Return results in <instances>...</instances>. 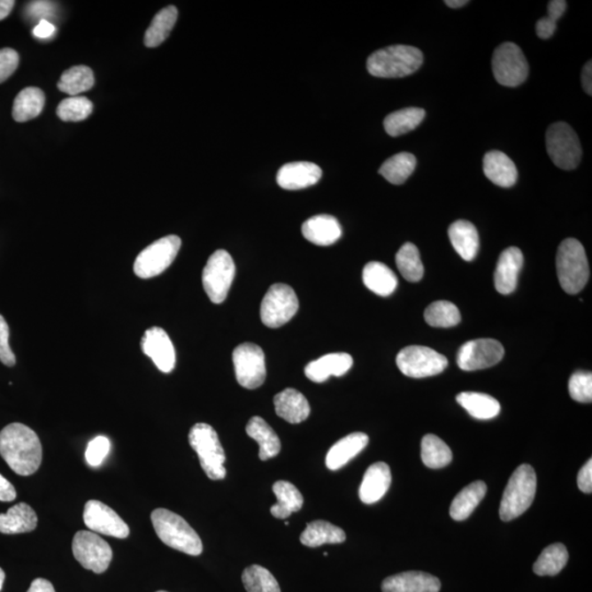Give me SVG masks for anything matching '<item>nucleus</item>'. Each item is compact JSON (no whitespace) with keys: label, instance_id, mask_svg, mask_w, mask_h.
Masks as SVG:
<instances>
[{"label":"nucleus","instance_id":"obj_1","mask_svg":"<svg viewBox=\"0 0 592 592\" xmlns=\"http://www.w3.org/2000/svg\"><path fill=\"white\" fill-rule=\"evenodd\" d=\"M0 456L16 474L29 476L42 463V444L29 427L13 422L0 431Z\"/></svg>","mask_w":592,"mask_h":592},{"label":"nucleus","instance_id":"obj_2","mask_svg":"<svg viewBox=\"0 0 592 592\" xmlns=\"http://www.w3.org/2000/svg\"><path fill=\"white\" fill-rule=\"evenodd\" d=\"M156 534L163 543L179 552L197 557L204 550L200 536L185 519L167 509L158 508L151 512Z\"/></svg>","mask_w":592,"mask_h":592},{"label":"nucleus","instance_id":"obj_3","mask_svg":"<svg viewBox=\"0 0 592 592\" xmlns=\"http://www.w3.org/2000/svg\"><path fill=\"white\" fill-rule=\"evenodd\" d=\"M424 62L419 49L410 45H392L371 54L366 68L372 76L379 78H402L414 74Z\"/></svg>","mask_w":592,"mask_h":592},{"label":"nucleus","instance_id":"obj_4","mask_svg":"<svg viewBox=\"0 0 592 592\" xmlns=\"http://www.w3.org/2000/svg\"><path fill=\"white\" fill-rule=\"evenodd\" d=\"M558 281L568 295H577L589 279V264L584 246L575 238L559 245L557 257Z\"/></svg>","mask_w":592,"mask_h":592},{"label":"nucleus","instance_id":"obj_5","mask_svg":"<svg viewBox=\"0 0 592 592\" xmlns=\"http://www.w3.org/2000/svg\"><path fill=\"white\" fill-rule=\"evenodd\" d=\"M536 493V475L534 467L522 465L513 472L500 504L499 516L504 521L520 517L534 503Z\"/></svg>","mask_w":592,"mask_h":592},{"label":"nucleus","instance_id":"obj_6","mask_svg":"<svg viewBox=\"0 0 592 592\" xmlns=\"http://www.w3.org/2000/svg\"><path fill=\"white\" fill-rule=\"evenodd\" d=\"M189 443L199 457L206 476L212 481L224 480L227 476L224 467L227 456L213 427L204 422L196 424L189 433Z\"/></svg>","mask_w":592,"mask_h":592},{"label":"nucleus","instance_id":"obj_7","mask_svg":"<svg viewBox=\"0 0 592 592\" xmlns=\"http://www.w3.org/2000/svg\"><path fill=\"white\" fill-rule=\"evenodd\" d=\"M546 150L558 168L573 171L581 159V145L573 128L565 122L552 124L546 132Z\"/></svg>","mask_w":592,"mask_h":592},{"label":"nucleus","instance_id":"obj_8","mask_svg":"<svg viewBox=\"0 0 592 592\" xmlns=\"http://www.w3.org/2000/svg\"><path fill=\"white\" fill-rule=\"evenodd\" d=\"M235 273V264L227 250H219L213 252L202 273V283L211 302L221 304L227 300Z\"/></svg>","mask_w":592,"mask_h":592},{"label":"nucleus","instance_id":"obj_9","mask_svg":"<svg viewBox=\"0 0 592 592\" xmlns=\"http://www.w3.org/2000/svg\"><path fill=\"white\" fill-rule=\"evenodd\" d=\"M181 240L176 235L160 238L146 247L136 257L135 273L141 279H150L163 273L176 259Z\"/></svg>","mask_w":592,"mask_h":592},{"label":"nucleus","instance_id":"obj_10","mask_svg":"<svg viewBox=\"0 0 592 592\" xmlns=\"http://www.w3.org/2000/svg\"><path fill=\"white\" fill-rule=\"evenodd\" d=\"M298 310V298L288 284L277 283L269 288L261 302L260 319L270 328H279L293 319Z\"/></svg>","mask_w":592,"mask_h":592},{"label":"nucleus","instance_id":"obj_11","mask_svg":"<svg viewBox=\"0 0 592 592\" xmlns=\"http://www.w3.org/2000/svg\"><path fill=\"white\" fill-rule=\"evenodd\" d=\"M398 369L410 378H428L448 368V359L434 349L422 346H410L399 351L396 358Z\"/></svg>","mask_w":592,"mask_h":592},{"label":"nucleus","instance_id":"obj_12","mask_svg":"<svg viewBox=\"0 0 592 592\" xmlns=\"http://www.w3.org/2000/svg\"><path fill=\"white\" fill-rule=\"evenodd\" d=\"M492 67L496 81L506 87L520 86L529 75V64L517 44L506 42L495 50Z\"/></svg>","mask_w":592,"mask_h":592},{"label":"nucleus","instance_id":"obj_13","mask_svg":"<svg viewBox=\"0 0 592 592\" xmlns=\"http://www.w3.org/2000/svg\"><path fill=\"white\" fill-rule=\"evenodd\" d=\"M73 554L88 571L103 573L112 561V549L93 531H78L73 539Z\"/></svg>","mask_w":592,"mask_h":592},{"label":"nucleus","instance_id":"obj_14","mask_svg":"<svg viewBox=\"0 0 592 592\" xmlns=\"http://www.w3.org/2000/svg\"><path fill=\"white\" fill-rule=\"evenodd\" d=\"M233 362L241 387L255 389L265 383L267 370L265 353L259 346L250 342L242 343L233 352Z\"/></svg>","mask_w":592,"mask_h":592},{"label":"nucleus","instance_id":"obj_15","mask_svg":"<svg viewBox=\"0 0 592 592\" xmlns=\"http://www.w3.org/2000/svg\"><path fill=\"white\" fill-rule=\"evenodd\" d=\"M504 350L502 343L495 339H476L465 343L457 352L458 368L477 371L490 368L503 360Z\"/></svg>","mask_w":592,"mask_h":592},{"label":"nucleus","instance_id":"obj_16","mask_svg":"<svg viewBox=\"0 0 592 592\" xmlns=\"http://www.w3.org/2000/svg\"><path fill=\"white\" fill-rule=\"evenodd\" d=\"M84 522L95 534L127 539L130 535V527L112 508L98 500H89L84 509Z\"/></svg>","mask_w":592,"mask_h":592},{"label":"nucleus","instance_id":"obj_17","mask_svg":"<svg viewBox=\"0 0 592 592\" xmlns=\"http://www.w3.org/2000/svg\"><path fill=\"white\" fill-rule=\"evenodd\" d=\"M142 351L150 358L159 371L171 373L176 365V352L171 338L163 328L146 330L141 342Z\"/></svg>","mask_w":592,"mask_h":592},{"label":"nucleus","instance_id":"obj_18","mask_svg":"<svg viewBox=\"0 0 592 592\" xmlns=\"http://www.w3.org/2000/svg\"><path fill=\"white\" fill-rule=\"evenodd\" d=\"M321 169L310 162H296L284 165L279 169L277 182L282 189L300 190L316 185L320 181Z\"/></svg>","mask_w":592,"mask_h":592},{"label":"nucleus","instance_id":"obj_19","mask_svg":"<svg viewBox=\"0 0 592 592\" xmlns=\"http://www.w3.org/2000/svg\"><path fill=\"white\" fill-rule=\"evenodd\" d=\"M522 265L523 255L519 248H507L502 252L495 272V287L500 295H511L516 290Z\"/></svg>","mask_w":592,"mask_h":592},{"label":"nucleus","instance_id":"obj_20","mask_svg":"<svg viewBox=\"0 0 592 592\" xmlns=\"http://www.w3.org/2000/svg\"><path fill=\"white\" fill-rule=\"evenodd\" d=\"M442 582L437 577L422 572H405L388 577L382 582L383 592H439Z\"/></svg>","mask_w":592,"mask_h":592},{"label":"nucleus","instance_id":"obj_21","mask_svg":"<svg viewBox=\"0 0 592 592\" xmlns=\"http://www.w3.org/2000/svg\"><path fill=\"white\" fill-rule=\"evenodd\" d=\"M391 483V470L387 463H374L366 470L362 480L359 488L361 502L366 504L378 503L388 493Z\"/></svg>","mask_w":592,"mask_h":592},{"label":"nucleus","instance_id":"obj_22","mask_svg":"<svg viewBox=\"0 0 592 592\" xmlns=\"http://www.w3.org/2000/svg\"><path fill=\"white\" fill-rule=\"evenodd\" d=\"M353 359L345 352L328 353L319 359L310 362L305 366L307 379L316 383H323L330 376H342L351 369Z\"/></svg>","mask_w":592,"mask_h":592},{"label":"nucleus","instance_id":"obj_23","mask_svg":"<svg viewBox=\"0 0 592 592\" xmlns=\"http://www.w3.org/2000/svg\"><path fill=\"white\" fill-rule=\"evenodd\" d=\"M302 233L311 244L329 246L342 237V229L336 218L319 214L303 223Z\"/></svg>","mask_w":592,"mask_h":592},{"label":"nucleus","instance_id":"obj_24","mask_svg":"<svg viewBox=\"0 0 592 592\" xmlns=\"http://www.w3.org/2000/svg\"><path fill=\"white\" fill-rule=\"evenodd\" d=\"M485 176L496 186L511 188L518 181V169L511 158L503 151L492 150L486 153L483 159Z\"/></svg>","mask_w":592,"mask_h":592},{"label":"nucleus","instance_id":"obj_25","mask_svg":"<svg viewBox=\"0 0 592 592\" xmlns=\"http://www.w3.org/2000/svg\"><path fill=\"white\" fill-rule=\"evenodd\" d=\"M273 403L277 415L290 424H300L309 419L311 414V406L306 397L295 388H287L275 395Z\"/></svg>","mask_w":592,"mask_h":592},{"label":"nucleus","instance_id":"obj_26","mask_svg":"<svg viewBox=\"0 0 592 592\" xmlns=\"http://www.w3.org/2000/svg\"><path fill=\"white\" fill-rule=\"evenodd\" d=\"M369 443V437L364 433L346 435L330 448L326 457V466L330 471H337L355 458Z\"/></svg>","mask_w":592,"mask_h":592},{"label":"nucleus","instance_id":"obj_27","mask_svg":"<svg viewBox=\"0 0 592 592\" xmlns=\"http://www.w3.org/2000/svg\"><path fill=\"white\" fill-rule=\"evenodd\" d=\"M36 526H38V516L26 503L15 504L7 513H0V534H27L35 530Z\"/></svg>","mask_w":592,"mask_h":592},{"label":"nucleus","instance_id":"obj_28","mask_svg":"<svg viewBox=\"0 0 592 592\" xmlns=\"http://www.w3.org/2000/svg\"><path fill=\"white\" fill-rule=\"evenodd\" d=\"M451 244L462 259L472 261L480 250V236L476 227L469 221L460 219L449 228Z\"/></svg>","mask_w":592,"mask_h":592},{"label":"nucleus","instance_id":"obj_29","mask_svg":"<svg viewBox=\"0 0 592 592\" xmlns=\"http://www.w3.org/2000/svg\"><path fill=\"white\" fill-rule=\"evenodd\" d=\"M246 433L259 444V458L267 461L281 451L279 435L261 417H252L246 426Z\"/></svg>","mask_w":592,"mask_h":592},{"label":"nucleus","instance_id":"obj_30","mask_svg":"<svg viewBox=\"0 0 592 592\" xmlns=\"http://www.w3.org/2000/svg\"><path fill=\"white\" fill-rule=\"evenodd\" d=\"M486 492H488V486L484 481H473L453 499L451 508H450V516L457 521L465 520L484 499Z\"/></svg>","mask_w":592,"mask_h":592},{"label":"nucleus","instance_id":"obj_31","mask_svg":"<svg viewBox=\"0 0 592 592\" xmlns=\"http://www.w3.org/2000/svg\"><path fill=\"white\" fill-rule=\"evenodd\" d=\"M364 283L370 291L380 296H388L396 290L397 277L387 265L372 261L364 269Z\"/></svg>","mask_w":592,"mask_h":592},{"label":"nucleus","instance_id":"obj_32","mask_svg":"<svg viewBox=\"0 0 592 592\" xmlns=\"http://www.w3.org/2000/svg\"><path fill=\"white\" fill-rule=\"evenodd\" d=\"M457 402L473 419L480 420L493 419L502 410L497 399L484 393L463 392L457 395Z\"/></svg>","mask_w":592,"mask_h":592},{"label":"nucleus","instance_id":"obj_33","mask_svg":"<svg viewBox=\"0 0 592 592\" xmlns=\"http://www.w3.org/2000/svg\"><path fill=\"white\" fill-rule=\"evenodd\" d=\"M301 543L309 548H319L323 544H338L345 542V531L333 523L316 520L309 523L301 534Z\"/></svg>","mask_w":592,"mask_h":592},{"label":"nucleus","instance_id":"obj_34","mask_svg":"<svg viewBox=\"0 0 592 592\" xmlns=\"http://www.w3.org/2000/svg\"><path fill=\"white\" fill-rule=\"evenodd\" d=\"M273 490L278 499V503L273 504L272 511H270L274 518L287 519L293 512L301 511L303 504H304V498H303L300 490L290 481H275Z\"/></svg>","mask_w":592,"mask_h":592},{"label":"nucleus","instance_id":"obj_35","mask_svg":"<svg viewBox=\"0 0 592 592\" xmlns=\"http://www.w3.org/2000/svg\"><path fill=\"white\" fill-rule=\"evenodd\" d=\"M44 104L43 91L35 87H27L17 96L13 103L12 117L17 122L30 121L42 112Z\"/></svg>","mask_w":592,"mask_h":592},{"label":"nucleus","instance_id":"obj_36","mask_svg":"<svg viewBox=\"0 0 592 592\" xmlns=\"http://www.w3.org/2000/svg\"><path fill=\"white\" fill-rule=\"evenodd\" d=\"M426 111L421 108H406L388 114L384 119V128L388 135L396 137L414 131L424 121Z\"/></svg>","mask_w":592,"mask_h":592},{"label":"nucleus","instance_id":"obj_37","mask_svg":"<svg viewBox=\"0 0 592 592\" xmlns=\"http://www.w3.org/2000/svg\"><path fill=\"white\" fill-rule=\"evenodd\" d=\"M178 11L174 6H168L160 11L146 31L144 36L146 47L156 48L162 44L171 35L173 27L176 25Z\"/></svg>","mask_w":592,"mask_h":592},{"label":"nucleus","instance_id":"obj_38","mask_svg":"<svg viewBox=\"0 0 592 592\" xmlns=\"http://www.w3.org/2000/svg\"><path fill=\"white\" fill-rule=\"evenodd\" d=\"M416 165L415 156L403 151L385 160L379 173L393 185H402L414 173Z\"/></svg>","mask_w":592,"mask_h":592},{"label":"nucleus","instance_id":"obj_39","mask_svg":"<svg viewBox=\"0 0 592 592\" xmlns=\"http://www.w3.org/2000/svg\"><path fill=\"white\" fill-rule=\"evenodd\" d=\"M421 458L430 469H442L451 463L452 451L437 435L427 434L421 442Z\"/></svg>","mask_w":592,"mask_h":592},{"label":"nucleus","instance_id":"obj_40","mask_svg":"<svg viewBox=\"0 0 592 592\" xmlns=\"http://www.w3.org/2000/svg\"><path fill=\"white\" fill-rule=\"evenodd\" d=\"M94 85V73L88 66L84 65L74 66L64 72L58 82V89L70 95L71 97L85 93L93 88Z\"/></svg>","mask_w":592,"mask_h":592},{"label":"nucleus","instance_id":"obj_41","mask_svg":"<svg viewBox=\"0 0 592 592\" xmlns=\"http://www.w3.org/2000/svg\"><path fill=\"white\" fill-rule=\"evenodd\" d=\"M568 562L565 545L555 543L542 550L534 565V572L539 576H555L562 572Z\"/></svg>","mask_w":592,"mask_h":592},{"label":"nucleus","instance_id":"obj_42","mask_svg":"<svg viewBox=\"0 0 592 592\" xmlns=\"http://www.w3.org/2000/svg\"><path fill=\"white\" fill-rule=\"evenodd\" d=\"M399 273L410 282H419L424 277V265L421 263L419 248L406 242L396 254Z\"/></svg>","mask_w":592,"mask_h":592},{"label":"nucleus","instance_id":"obj_43","mask_svg":"<svg viewBox=\"0 0 592 592\" xmlns=\"http://www.w3.org/2000/svg\"><path fill=\"white\" fill-rule=\"evenodd\" d=\"M425 319L433 327L450 328L460 323L461 314L453 303L438 301L427 307Z\"/></svg>","mask_w":592,"mask_h":592},{"label":"nucleus","instance_id":"obj_44","mask_svg":"<svg viewBox=\"0 0 592 592\" xmlns=\"http://www.w3.org/2000/svg\"><path fill=\"white\" fill-rule=\"evenodd\" d=\"M242 580L247 592H281L273 573L259 565L247 567Z\"/></svg>","mask_w":592,"mask_h":592},{"label":"nucleus","instance_id":"obj_45","mask_svg":"<svg viewBox=\"0 0 592 592\" xmlns=\"http://www.w3.org/2000/svg\"><path fill=\"white\" fill-rule=\"evenodd\" d=\"M94 105L86 97H70L64 99L58 104L57 113L59 119L66 122H80L85 120L93 112Z\"/></svg>","mask_w":592,"mask_h":592},{"label":"nucleus","instance_id":"obj_46","mask_svg":"<svg viewBox=\"0 0 592 592\" xmlns=\"http://www.w3.org/2000/svg\"><path fill=\"white\" fill-rule=\"evenodd\" d=\"M569 395L573 401L591 403L592 374L590 372L578 371L572 375L568 383Z\"/></svg>","mask_w":592,"mask_h":592},{"label":"nucleus","instance_id":"obj_47","mask_svg":"<svg viewBox=\"0 0 592 592\" xmlns=\"http://www.w3.org/2000/svg\"><path fill=\"white\" fill-rule=\"evenodd\" d=\"M110 449H111V443L107 437L104 435H98L88 444L86 450V461L88 462L90 466L97 467L103 465L104 458L107 457Z\"/></svg>","mask_w":592,"mask_h":592},{"label":"nucleus","instance_id":"obj_48","mask_svg":"<svg viewBox=\"0 0 592 592\" xmlns=\"http://www.w3.org/2000/svg\"><path fill=\"white\" fill-rule=\"evenodd\" d=\"M18 65H19V55L15 50H0V84L15 73Z\"/></svg>","mask_w":592,"mask_h":592},{"label":"nucleus","instance_id":"obj_49","mask_svg":"<svg viewBox=\"0 0 592 592\" xmlns=\"http://www.w3.org/2000/svg\"><path fill=\"white\" fill-rule=\"evenodd\" d=\"M9 326L6 319L0 315V362L7 366L16 365L15 353L9 345Z\"/></svg>","mask_w":592,"mask_h":592},{"label":"nucleus","instance_id":"obj_50","mask_svg":"<svg viewBox=\"0 0 592 592\" xmlns=\"http://www.w3.org/2000/svg\"><path fill=\"white\" fill-rule=\"evenodd\" d=\"M57 12V6L50 2H32L26 7V15L31 20L49 21L50 18L54 17Z\"/></svg>","mask_w":592,"mask_h":592},{"label":"nucleus","instance_id":"obj_51","mask_svg":"<svg viewBox=\"0 0 592 592\" xmlns=\"http://www.w3.org/2000/svg\"><path fill=\"white\" fill-rule=\"evenodd\" d=\"M577 484L578 488L581 490L582 493L591 494L592 493V460L586 463L584 466L581 467L580 473L577 476Z\"/></svg>","mask_w":592,"mask_h":592},{"label":"nucleus","instance_id":"obj_52","mask_svg":"<svg viewBox=\"0 0 592 592\" xmlns=\"http://www.w3.org/2000/svg\"><path fill=\"white\" fill-rule=\"evenodd\" d=\"M535 30L539 38L548 40L555 34V31H557V22L550 19L549 17H544L538 21Z\"/></svg>","mask_w":592,"mask_h":592},{"label":"nucleus","instance_id":"obj_53","mask_svg":"<svg viewBox=\"0 0 592 592\" xmlns=\"http://www.w3.org/2000/svg\"><path fill=\"white\" fill-rule=\"evenodd\" d=\"M17 498V492L11 481L0 474V502L11 503Z\"/></svg>","mask_w":592,"mask_h":592},{"label":"nucleus","instance_id":"obj_54","mask_svg":"<svg viewBox=\"0 0 592 592\" xmlns=\"http://www.w3.org/2000/svg\"><path fill=\"white\" fill-rule=\"evenodd\" d=\"M567 8V3L565 0H552L549 3V15L550 19L557 22L559 18H562L564 13H565Z\"/></svg>","mask_w":592,"mask_h":592},{"label":"nucleus","instance_id":"obj_55","mask_svg":"<svg viewBox=\"0 0 592 592\" xmlns=\"http://www.w3.org/2000/svg\"><path fill=\"white\" fill-rule=\"evenodd\" d=\"M55 31L57 29L50 21H41L35 26L34 35L39 39H50L52 38Z\"/></svg>","mask_w":592,"mask_h":592},{"label":"nucleus","instance_id":"obj_56","mask_svg":"<svg viewBox=\"0 0 592 592\" xmlns=\"http://www.w3.org/2000/svg\"><path fill=\"white\" fill-rule=\"evenodd\" d=\"M27 592H55L52 582L43 580V578H36Z\"/></svg>","mask_w":592,"mask_h":592},{"label":"nucleus","instance_id":"obj_57","mask_svg":"<svg viewBox=\"0 0 592 592\" xmlns=\"http://www.w3.org/2000/svg\"><path fill=\"white\" fill-rule=\"evenodd\" d=\"M582 87L586 94L592 95V63L589 61L586 64L581 75Z\"/></svg>","mask_w":592,"mask_h":592},{"label":"nucleus","instance_id":"obj_58","mask_svg":"<svg viewBox=\"0 0 592 592\" xmlns=\"http://www.w3.org/2000/svg\"><path fill=\"white\" fill-rule=\"evenodd\" d=\"M15 2L13 0H0V21L4 20V18L9 16V13L12 12L13 6H15Z\"/></svg>","mask_w":592,"mask_h":592},{"label":"nucleus","instance_id":"obj_59","mask_svg":"<svg viewBox=\"0 0 592 592\" xmlns=\"http://www.w3.org/2000/svg\"><path fill=\"white\" fill-rule=\"evenodd\" d=\"M469 3L470 2H467V0H447V2H445V4H447V6L450 8L457 9L465 7V4Z\"/></svg>","mask_w":592,"mask_h":592},{"label":"nucleus","instance_id":"obj_60","mask_svg":"<svg viewBox=\"0 0 592 592\" xmlns=\"http://www.w3.org/2000/svg\"><path fill=\"white\" fill-rule=\"evenodd\" d=\"M4 577H6V575H4V572L3 571V569L0 568V591H2L3 589Z\"/></svg>","mask_w":592,"mask_h":592},{"label":"nucleus","instance_id":"obj_61","mask_svg":"<svg viewBox=\"0 0 592 592\" xmlns=\"http://www.w3.org/2000/svg\"><path fill=\"white\" fill-rule=\"evenodd\" d=\"M158 592H167V591H163V590H160V591H158Z\"/></svg>","mask_w":592,"mask_h":592}]
</instances>
